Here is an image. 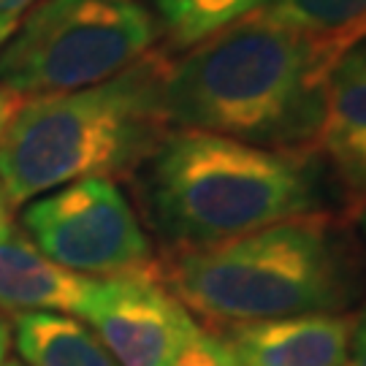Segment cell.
I'll return each mask as SVG.
<instances>
[{"instance_id":"6da1fadb","label":"cell","mask_w":366,"mask_h":366,"mask_svg":"<svg viewBox=\"0 0 366 366\" xmlns=\"http://www.w3.org/2000/svg\"><path fill=\"white\" fill-rule=\"evenodd\" d=\"M361 33L366 25L312 33L263 6L169 63L163 117L169 128L266 149H310L323 125L331 68Z\"/></svg>"},{"instance_id":"7a4b0ae2","label":"cell","mask_w":366,"mask_h":366,"mask_svg":"<svg viewBox=\"0 0 366 366\" xmlns=\"http://www.w3.org/2000/svg\"><path fill=\"white\" fill-rule=\"evenodd\" d=\"M139 198L157 239L182 252L328 212L331 187L310 149L174 128L139 166Z\"/></svg>"},{"instance_id":"3957f363","label":"cell","mask_w":366,"mask_h":366,"mask_svg":"<svg viewBox=\"0 0 366 366\" xmlns=\"http://www.w3.org/2000/svg\"><path fill=\"white\" fill-rule=\"evenodd\" d=\"M163 282L187 310L231 326L345 312L364 290V266L331 212H317L174 252Z\"/></svg>"},{"instance_id":"277c9868","label":"cell","mask_w":366,"mask_h":366,"mask_svg":"<svg viewBox=\"0 0 366 366\" xmlns=\"http://www.w3.org/2000/svg\"><path fill=\"white\" fill-rule=\"evenodd\" d=\"M169 57L144 54L84 90L27 98L0 136V184L14 207L81 179L136 171L166 136Z\"/></svg>"},{"instance_id":"5b68a950","label":"cell","mask_w":366,"mask_h":366,"mask_svg":"<svg viewBox=\"0 0 366 366\" xmlns=\"http://www.w3.org/2000/svg\"><path fill=\"white\" fill-rule=\"evenodd\" d=\"M139 0H39L0 41V90L41 98L117 76L157 41Z\"/></svg>"},{"instance_id":"8992f818","label":"cell","mask_w":366,"mask_h":366,"mask_svg":"<svg viewBox=\"0 0 366 366\" xmlns=\"http://www.w3.org/2000/svg\"><path fill=\"white\" fill-rule=\"evenodd\" d=\"M22 231L52 263L81 277L147 269L152 244L112 179H81L27 201Z\"/></svg>"},{"instance_id":"52a82bcc","label":"cell","mask_w":366,"mask_h":366,"mask_svg":"<svg viewBox=\"0 0 366 366\" xmlns=\"http://www.w3.org/2000/svg\"><path fill=\"white\" fill-rule=\"evenodd\" d=\"M76 315L117 366H169L198 331L190 310L149 266L90 277Z\"/></svg>"},{"instance_id":"ba28073f","label":"cell","mask_w":366,"mask_h":366,"mask_svg":"<svg viewBox=\"0 0 366 366\" xmlns=\"http://www.w3.org/2000/svg\"><path fill=\"white\" fill-rule=\"evenodd\" d=\"M350 323L342 312H315L231 323L220 340L242 366H350Z\"/></svg>"},{"instance_id":"9c48e42d","label":"cell","mask_w":366,"mask_h":366,"mask_svg":"<svg viewBox=\"0 0 366 366\" xmlns=\"http://www.w3.org/2000/svg\"><path fill=\"white\" fill-rule=\"evenodd\" d=\"M317 144L334 177L350 193L366 198V33L331 68Z\"/></svg>"},{"instance_id":"30bf717a","label":"cell","mask_w":366,"mask_h":366,"mask_svg":"<svg viewBox=\"0 0 366 366\" xmlns=\"http://www.w3.org/2000/svg\"><path fill=\"white\" fill-rule=\"evenodd\" d=\"M90 277L68 272L41 252L22 228L0 234V310L14 315H76Z\"/></svg>"},{"instance_id":"8fae6325","label":"cell","mask_w":366,"mask_h":366,"mask_svg":"<svg viewBox=\"0 0 366 366\" xmlns=\"http://www.w3.org/2000/svg\"><path fill=\"white\" fill-rule=\"evenodd\" d=\"M11 334L25 366H117L101 340L71 315H16Z\"/></svg>"},{"instance_id":"7c38bea8","label":"cell","mask_w":366,"mask_h":366,"mask_svg":"<svg viewBox=\"0 0 366 366\" xmlns=\"http://www.w3.org/2000/svg\"><path fill=\"white\" fill-rule=\"evenodd\" d=\"M266 3L269 0H155V22L171 49L184 52Z\"/></svg>"},{"instance_id":"4fadbf2b","label":"cell","mask_w":366,"mask_h":366,"mask_svg":"<svg viewBox=\"0 0 366 366\" xmlns=\"http://www.w3.org/2000/svg\"><path fill=\"white\" fill-rule=\"evenodd\" d=\"M266 9L312 33H345L366 25V0H269Z\"/></svg>"},{"instance_id":"5bb4252c","label":"cell","mask_w":366,"mask_h":366,"mask_svg":"<svg viewBox=\"0 0 366 366\" xmlns=\"http://www.w3.org/2000/svg\"><path fill=\"white\" fill-rule=\"evenodd\" d=\"M169 366H242L236 361V355L228 350V345L198 328L190 337V342L177 353V358Z\"/></svg>"},{"instance_id":"9a60e30c","label":"cell","mask_w":366,"mask_h":366,"mask_svg":"<svg viewBox=\"0 0 366 366\" xmlns=\"http://www.w3.org/2000/svg\"><path fill=\"white\" fill-rule=\"evenodd\" d=\"M39 0H0V41L11 33L16 22L25 16Z\"/></svg>"},{"instance_id":"2e32d148","label":"cell","mask_w":366,"mask_h":366,"mask_svg":"<svg viewBox=\"0 0 366 366\" xmlns=\"http://www.w3.org/2000/svg\"><path fill=\"white\" fill-rule=\"evenodd\" d=\"M350 366H366V304L350 323Z\"/></svg>"},{"instance_id":"e0dca14e","label":"cell","mask_w":366,"mask_h":366,"mask_svg":"<svg viewBox=\"0 0 366 366\" xmlns=\"http://www.w3.org/2000/svg\"><path fill=\"white\" fill-rule=\"evenodd\" d=\"M16 106H19V98H14V95L0 90V136H3V131H6V125H9L11 114L16 112Z\"/></svg>"},{"instance_id":"ac0fdd59","label":"cell","mask_w":366,"mask_h":366,"mask_svg":"<svg viewBox=\"0 0 366 366\" xmlns=\"http://www.w3.org/2000/svg\"><path fill=\"white\" fill-rule=\"evenodd\" d=\"M9 225H14V204L9 201L3 184H0V234H3Z\"/></svg>"},{"instance_id":"d6986e66","label":"cell","mask_w":366,"mask_h":366,"mask_svg":"<svg viewBox=\"0 0 366 366\" xmlns=\"http://www.w3.org/2000/svg\"><path fill=\"white\" fill-rule=\"evenodd\" d=\"M9 350H11V326L0 315V364L9 358Z\"/></svg>"},{"instance_id":"ffe728a7","label":"cell","mask_w":366,"mask_h":366,"mask_svg":"<svg viewBox=\"0 0 366 366\" xmlns=\"http://www.w3.org/2000/svg\"><path fill=\"white\" fill-rule=\"evenodd\" d=\"M0 366H25V364H22V361H16V358H6Z\"/></svg>"},{"instance_id":"44dd1931","label":"cell","mask_w":366,"mask_h":366,"mask_svg":"<svg viewBox=\"0 0 366 366\" xmlns=\"http://www.w3.org/2000/svg\"><path fill=\"white\" fill-rule=\"evenodd\" d=\"M361 234H364V239H366V212L361 214Z\"/></svg>"}]
</instances>
